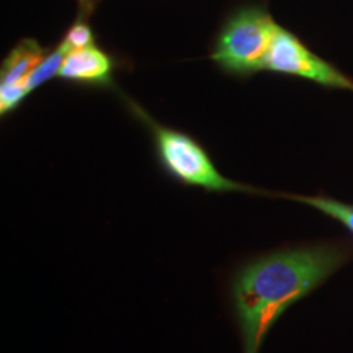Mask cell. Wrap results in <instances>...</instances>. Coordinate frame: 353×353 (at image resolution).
Masks as SVG:
<instances>
[{"mask_svg": "<svg viewBox=\"0 0 353 353\" xmlns=\"http://www.w3.org/2000/svg\"><path fill=\"white\" fill-rule=\"evenodd\" d=\"M28 95V90H26L25 83H20V85H0V113L6 114L19 107L21 100Z\"/></svg>", "mask_w": 353, "mask_h": 353, "instance_id": "cell-10", "label": "cell"}, {"mask_svg": "<svg viewBox=\"0 0 353 353\" xmlns=\"http://www.w3.org/2000/svg\"><path fill=\"white\" fill-rule=\"evenodd\" d=\"M348 257L339 245L291 247L241 265L229 281V304L242 353H259L286 309L324 283Z\"/></svg>", "mask_w": 353, "mask_h": 353, "instance_id": "cell-1", "label": "cell"}, {"mask_svg": "<svg viewBox=\"0 0 353 353\" xmlns=\"http://www.w3.org/2000/svg\"><path fill=\"white\" fill-rule=\"evenodd\" d=\"M68 52H69L68 48L61 43L59 46L51 52V54L44 56V59L37 65V68H34L33 72L30 74V77L26 79L25 85H26V90H28V94L30 92H33L37 87L41 85V83L50 81L51 77L59 76V70L63 68L64 57Z\"/></svg>", "mask_w": 353, "mask_h": 353, "instance_id": "cell-8", "label": "cell"}, {"mask_svg": "<svg viewBox=\"0 0 353 353\" xmlns=\"http://www.w3.org/2000/svg\"><path fill=\"white\" fill-rule=\"evenodd\" d=\"M63 44L68 48V51L94 46V34H92L90 28L85 23H76L70 26L68 34L64 37Z\"/></svg>", "mask_w": 353, "mask_h": 353, "instance_id": "cell-9", "label": "cell"}, {"mask_svg": "<svg viewBox=\"0 0 353 353\" xmlns=\"http://www.w3.org/2000/svg\"><path fill=\"white\" fill-rule=\"evenodd\" d=\"M156 151L165 172L188 187H198L206 192H249L257 193V190L226 179L214 162L211 161L208 152L190 138L185 132L170 130V128L157 126L149 123Z\"/></svg>", "mask_w": 353, "mask_h": 353, "instance_id": "cell-2", "label": "cell"}, {"mask_svg": "<svg viewBox=\"0 0 353 353\" xmlns=\"http://www.w3.org/2000/svg\"><path fill=\"white\" fill-rule=\"evenodd\" d=\"M262 69L293 74V76L309 79L322 85L353 90L350 79L317 57L314 52L309 51L296 37L283 28L276 30L270 50L262 63Z\"/></svg>", "mask_w": 353, "mask_h": 353, "instance_id": "cell-4", "label": "cell"}, {"mask_svg": "<svg viewBox=\"0 0 353 353\" xmlns=\"http://www.w3.org/2000/svg\"><path fill=\"white\" fill-rule=\"evenodd\" d=\"M280 28L268 13L247 8L226 25L216 43L213 59L232 72L262 69L276 30Z\"/></svg>", "mask_w": 353, "mask_h": 353, "instance_id": "cell-3", "label": "cell"}, {"mask_svg": "<svg viewBox=\"0 0 353 353\" xmlns=\"http://www.w3.org/2000/svg\"><path fill=\"white\" fill-rule=\"evenodd\" d=\"M112 72V61L99 48L88 46L82 50L69 51L64 57L59 77L82 82L108 81Z\"/></svg>", "mask_w": 353, "mask_h": 353, "instance_id": "cell-5", "label": "cell"}, {"mask_svg": "<svg viewBox=\"0 0 353 353\" xmlns=\"http://www.w3.org/2000/svg\"><path fill=\"white\" fill-rule=\"evenodd\" d=\"M288 198L294 201L304 203V205L312 206V208L322 211L330 218L341 221L348 231L353 234V205H345L332 198L325 196H301V195H288Z\"/></svg>", "mask_w": 353, "mask_h": 353, "instance_id": "cell-7", "label": "cell"}, {"mask_svg": "<svg viewBox=\"0 0 353 353\" xmlns=\"http://www.w3.org/2000/svg\"><path fill=\"white\" fill-rule=\"evenodd\" d=\"M44 59V51L33 39H23L17 44L3 61L0 85H20L25 83L34 68Z\"/></svg>", "mask_w": 353, "mask_h": 353, "instance_id": "cell-6", "label": "cell"}]
</instances>
